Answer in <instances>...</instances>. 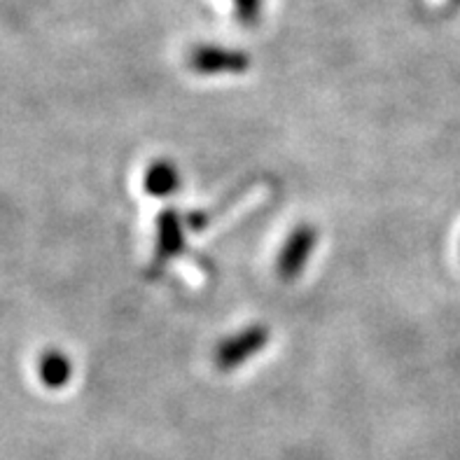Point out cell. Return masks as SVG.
Returning <instances> with one entry per match:
<instances>
[{
	"instance_id": "cell-4",
	"label": "cell",
	"mask_w": 460,
	"mask_h": 460,
	"mask_svg": "<svg viewBox=\"0 0 460 460\" xmlns=\"http://www.w3.org/2000/svg\"><path fill=\"white\" fill-rule=\"evenodd\" d=\"M185 251V222L181 213L166 208L157 217V243H155V262L166 264Z\"/></svg>"
},
{
	"instance_id": "cell-1",
	"label": "cell",
	"mask_w": 460,
	"mask_h": 460,
	"mask_svg": "<svg viewBox=\"0 0 460 460\" xmlns=\"http://www.w3.org/2000/svg\"><path fill=\"white\" fill-rule=\"evenodd\" d=\"M269 339H271V332H269L267 325L245 327L241 332H234L232 337L222 339L216 346L213 362L220 372H232V369L245 365L251 358H255L260 350L267 349Z\"/></svg>"
},
{
	"instance_id": "cell-7",
	"label": "cell",
	"mask_w": 460,
	"mask_h": 460,
	"mask_svg": "<svg viewBox=\"0 0 460 460\" xmlns=\"http://www.w3.org/2000/svg\"><path fill=\"white\" fill-rule=\"evenodd\" d=\"M236 7V19L245 26L260 22V12H262V0H234Z\"/></svg>"
},
{
	"instance_id": "cell-5",
	"label": "cell",
	"mask_w": 460,
	"mask_h": 460,
	"mask_svg": "<svg viewBox=\"0 0 460 460\" xmlns=\"http://www.w3.org/2000/svg\"><path fill=\"white\" fill-rule=\"evenodd\" d=\"M181 187V171L171 159H157L143 173V190L152 197H171Z\"/></svg>"
},
{
	"instance_id": "cell-2",
	"label": "cell",
	"mask_w": 460,
	"mask_h": 460,
	"mask_svg": "<svg viewBox=\"0 0 460 460\" xmlns=\"http://www.w3.org/2000/svg\"><path fill=\"white\" fill-rule=\"evenodd\" d=\"M315 245H318V232L311 225H299L297 229H292L276 260V274L280 276V280L286 283L297 280L309 264Z\"/></svg>"
},
{
	"instance_id": "cell-3",
	"label": "cell",
	"mask_w": 460,
	"mask_h": 460,
	"mask_svg": "<svg viewBox=\"0 0 460 460\" xmlns=\"http://www.w3.org/2000/svg\"><path fill=\"white\" fill-rule=\"evenodd\" d=\"M190 68L199 75H241L251 68V57L229 47L199 45L190 52Z\"/></svg>"
},
{
	"instance_id": "cell-6",
	"label": "cell",
	"mask_w": 460,
	"mask_h": 460,
	"mask_svg": "<svg viewBox=\"0 0 460 460\" xmlns=\"http://www.w3.org/2000/svg\"><path fill=\"white\" fill-rule=\"evenodd\" d=\"M40 381L47 388H64L73 376V365L61 350H47L40 358Z\"/></svg>"
}]
</instances>
